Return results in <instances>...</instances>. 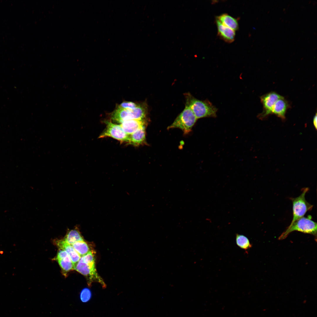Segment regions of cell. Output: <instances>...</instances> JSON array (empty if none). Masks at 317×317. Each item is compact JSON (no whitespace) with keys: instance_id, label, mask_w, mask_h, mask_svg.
I'll list each match as a JSON object with an SVG mask.
<instances>
[{"instance_id":"cell-1","label":"cell","mask_w":317,"mask_h":317,"mask_svg":"<svg viewBox=\"0 0 317 317\" xmlns=\"http://www.w3.org/2000/svg\"><path fill=\"white\" fill-rule=\"evenodd\" d=\"M185 106L192 111L197 119L216 117L217 109L207 100H201L194 97L189 92L184 94Z\"/></svg>"},{"instance_id":"cell-2","label":"cell","mask_w":317,"mask_h":317,"mask_svg":"<svg viewBox=\"0 0 317 317\" xmlns=\"http://www.w3.org/2000/svg\"><path fill=\"white\" fill-rule=\"evenodd\" d=\"M148 108L145 102L139 103L138 106L133 110L124 109L117 106L111 114V119L120 124L128 120L146 119Z\"/></svg>"},{"instance_id":"cell-3","label":"cell","mask_w":317,"mask_h":317,"mask_svg":"<svg viewBox=\"0 0 317 317\" xmlns=\"http://www.w3.org/2000/svg\"><path fill=\"white\" fill-rule=\"evenodd\" d=\"M311 218V216L309 215L307 217H303L294 221L290 225L279 237L278 239L279 240L284 239L290 233L297 231L312 235L314 236L316 240L317 223L312 220Z\"/></svg>"},{"instance_id":"cell-4","label":"cell","mask_w":317,"mask_h":317,"mask_svg":"<svg viewBox=\"0 0 317 317\" xmlns=\"http://www.w3.org/2000/svg\"><path fill=\"white\" fill-rule=\"evenodd\" d=\"M95 261L87 262L80 259L75 266L74 269L85 277L89 286H91L93 282H95L100 284L103 288H105L106 287L105 284L97 272Z\"/></svg>"},{"instance_id":"cell-5","label":"cell","mask_w":317,"mask_h":317,"mask_svg":"<svg viewBox=\"0 0 317 317\" xmlns=\"http://www.w3.org/2000/svg\"><path fill=\"white\" fill-rule=\"evenodd\" d=\"M197 119L191 110L185 106L183 110L167 129L178 128L181 129L184 134H187L191 131Z\"/></svg>"},{"instance_id":"cell-6","label":"cell","mask_w":317,"mask_h":317,"mask_svg":"<svg viewBox=\"0 0 317 317\" xmlns=\"http://www.w3.org/2000/svg\"><path fill=\"white\" fill-rule=\"evenodd\" d=\"M309 190L308 188H302V193L299 196L291 198L293 205V219L290 224L303 217L307 211L312 209L313 205L308 202L305 197Z\"/></svg>"},{"instance_id":"cell-7","label":"cell","mask_w":317,"mask_h":317,"mask_svg":"<svg viewBox=\"0 0 317 317\" xmlns=\"http://www.w3.org/2000/svg\"><path fill=\"white\" fill-rule=\"evenodd\" d=\"M106 124L105 129L99 136V138L107 137H112L120 142L128 144L129 135L124 131L120 124L113 123L111 120L105 122Z\"/></svg>"},{"instance_id":"cell-8","label":"cell","mask_w":317,"mask_h":317,"mask_svg":"<svg viewBox=\"0 0 317 317\" xmlns=\"http://www.w3.org/2000/svg\"><path fill=\"white\" fill-rule=\"evenodd\" d=\"M281 96L274 92H269L261 96L260 100L263 106V110L262 112L258 115V117L260 119H263L271 114L272 107L276 101Z\"/></svg>"},{"instance_id":"cell-9","label":"cell","mask_w":317,"mask_h":317,"mask_svg":"<svg viewBox=\"0 0 317 317\" xmlns=\"http://www.w3.org/2000/svg\"><path fill=\"white\" fill-rule=\"evenodd\" d=\"M119 124L125 132L130 135L140 128L146 126L147 121L146 119H132L123 122Z\"/></svg>"},{"instance_id":"cell-10","label":"cell","mask_w":317,"mask_h":317,"mask_svg":"<svg viewBox=\"0 0 317 317\" xmlns=\"http://www.w3.org/2000/svg\"><path fill=\"white\" fill-rule=\"evenodd\" d=\"M56 259L64 273L74 269V266L68 254L65 251L60 249Z\"/></svg>"},{"instance_id":"cell-11","label":"cell","mask_w":317,"mask_h":317,"mask_svg":"<svg viewBox=\"0 0 317 317\" xmlns=\"http://www.w3.org/2000/svg\"><path fill=\"white\" fill-rule=\"evenodd\" d=\"M215 21L218 36L226 42H232L235 39V31L224 25L216 18Z\"/></svg>"},{"instance_id":"cell-12","label":"cell","mask_w":317,"mask_h":317,"mask_svg":"<svg viewBox=\"0 0 317 317\" xmlns=\"http://www.w3.org/2000/svg\"><path fill=\"white\" fill-rule=\"evenodd\" d=\"M55 242L59 249L65 251L68 253L75 267L81 257L72 246L63 239L56 240Z\"/></svg>"},{"instance_id":"cell-13","label":"cell","mask_w":317,"mask_h":317,"mask_svg":"<svg viewBox=\"0 0 317 317\" xmlns=\"http://www.w3.org/2000/svg\"><path fill=\"white\" fill-rule=\"evenodd\" d=\"M289 104L288 102L281 96L275 102L271 110V114H274L282 119L285 118V115Z\"/></svg>"},{"instance_id":"cell-14","label":"cell","mask_w":317,"mask_h":317,"mask_svg":"<svg viewBox=\"0 0 317 317\" xmlns=\"http://www.w3.org/2000/svg\"><path fill=\"white\" fill-rule=\"evenodd\" d=\"M146 127L140 128L129 135L128 144L136 146L146 144Z\"/></svg>"},{"instance_id":"cell-15","label":"cell","mask_w":317,"mask_h":317,"mask_svg":"<svg viewBox=\"0 0 317 317\" xmlns=\"http://www.w3.org/2000/svg\"><path fill=\"white\" fill-rule=\"evenodd\" d=\"M216 18L223 25L234 31L237 30L238 29L237 20L228 14L225 13L221 14L217 16Z\"/></svg>"},{"instance_id":"cell-16","label":"cell","mask_w":317,"mask_h":317,"mask_svg":"<svg viewBox=\"0 0 317 317\" xmlns=\"http://www.w3.org/2000/svg\"><path fill=\"white\" fill-rule=\"evenodd\" d=\"M63 240L71 245L76 242L84 240L77 228L69 230Z\"/></svg>"},{"instance_id":"cell-17","label":"cell","mask_w":317,"mask_h":317,"mask_svg":"<svg viewBox=\"0 0 317 317\" xmlns=\"http://www.w3.org/2000/svg\"><path fill=\"white\" fill-rule=\"evenodd\" d=\"M71 245L81 257L91 251L88 245L84 240L76 242Z\"/></svg>"},{"instance_id":"cell-18","label":"cell","mask_w":317,"mask_h":317,"mask_svg":"<svg viewBox=\"0 0 317 317\" xmlns=\"http://www.w3.org/2000/svg\"><path fill=\"white\" fill-rule=\"evenodd\" d=\"M236 242L237 245L242 249L246 250L252 247L248 239L243 235L236 234Z\"/></svg>"},{"instance_id":"cell-19","label":"cell","mask_w":317,"mask_h":317,"mask_svg":"<svg viewBox=\"0 0 317 317\" xmlns=\"http://www.w3.org/2000/svg\"><path fill=\"white\" fill-rule=\"evenodd\" d=\"M91 296V291L89 289L87 288L84 289L80 292V299L83 302L86 303L88 302L90 300Z\"/></svg>"},{"instance_id":"cell-20","label":"cell","mask_w":317,"mask_h":317,"mask_svg":"<svg viewBox=\"0 0 317 317\" xmlns=\"http://www.w3.org/2000/svg\"><path fill=\"white\" fill-rule=\"evenodd\" d=\"M139 104V103L131 102L124 101L118 105L117 106L124 109L133 110L136 108Z\"/></svg>"},{"instance_id":"cell-21","label":"cell","mask_w":317,"mask_h":317,"mask_svg":"<svg viewBox=\"0 0 317 317\" xmlns=\"http://www.w3.org/2000/svg\"><path fill=\"white\" fill-rule=\"evenodd\" d=\"M317 114L316 113L313 119V124L316 129H317Z\"/></svg>"}]
</instances>
